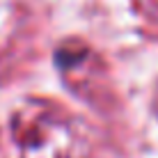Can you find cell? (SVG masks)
<instances>
[{
	"mask_svg": "<svg viewBox=\"0 0 158 158\" xmlns=\"http://www.w3.org/2000/svg\"><path fill=\"white\" fill-rule=\"evenodd\" d=\"M9 144L16 158H87L92 135L83 119L64 106L35 99L9 119Z\"/></svg>",
	"mask_w": 158,
	"mask_h": 158,
	"instance_id": "cell-1",
	"label": "cell"
},
{
	"mask_svg": "<svg viewBox=\"0 0 158 158\" xmlns=\"http://www.w3.org/2000/svg\"><path fill=\"white\" fill-rule=\"evenodd\" d=\"M144 5V9H149L154 16H158V0H140Z\"/></svg>",
	"mask_w": 158,
	"mask_h": 158,
	"instance_id": "cell-2",
	"label": "cell"
}]
</instances>
